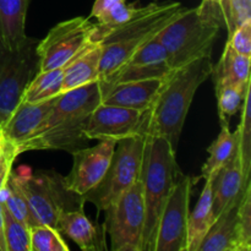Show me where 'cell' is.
<instances>
[{"instance_id":"1","label":"cell","mask_w":251,"mask_h":251,"mask_svg":"<svg viewBox=\"0 0 251 251\" xmlns=\"http://www.w3.org/2000/svg\"><path fill=\"white\" fill-rule=\"evenodd\" d=\"M213 65L212 55H207L172 69L161 80L152 104L142 112L137 135L162 137L176 151L194 96L212 75Z\"/></svg>"},{"instance_id":"2","label":"cell","mask_w":251,"mask_h":251,"mask_svg":"<svg viewBox=\"0 0 251 251\" xmlns=\"http://www.w3.org/2000/svg\"><path fill=\"white\" fill-rule=\"evenodd\" d=\"M102 102L100 81L60 93L37 131L20 147V153L64 150L70 153L86 147L85 130L93 110Z\"/></svg>"},{"instance_id":"3","label":"cell","mask_w":251,"mask_h":251,"mask_svg":"<svg viewBox=\"0 0 251 251\" xmlns=\"http://www.w3.org/2000/svg\"><path fill=\"white\" fill-rule=\"evenodd\" d=\"M223 24L218 2L202 0L198 7H186L174 21L159 32L172 69L180 68L202 56L212 55V48Z\"/></svg>"},{"instance_id":"4","label":"cell","mask_w":251,"mask_h":251,"mask_svg":"<svg viewBox=\"0 0 251 251\" xmlns=\"http://www.w3.org/2000/svg\"><path fill=\"white\" fill-rule=\"evenodd\" d=\"M186 7L180 2H151L140 7L137 14L126 24L117 27L102 39L100 63V81L117 70L130 55L141 47L157 38L159 32L176 19Z\"/></svg>"},{"instance_id":"5","label":"cell","mask_w":251,"mask_h":251,"mask_svg":"<svg viewBox=\"0 0 251 251\" xmlns=\"http://www.w3.org/2000/svg\"><path fill=\"white\" fill-rule=\"evenodd\" d=\"M145 137L146 144L139 178L146 208L142 251H153L159 216L180 171L176 164V150L167 140Z\"/></svg>"},{"instance_id":"6","label":"cell","mask_w":251,"mask_h":251,"mask_svg":"<svg viewBox=\"0 0 251 251\" xmlns=\"http://www.w3.org/2000/svg\"><path fill=\"white\" fill-rule=\"evenodd\" d=\"M9 184L21 193L37 225L55 228L59 216L66 211L83 208V196L66 188L64 176L56 172L32 171L20 167L11 171Z\"/></svg>"},{"instance_id":"7","label":"cell","mask_w":251,"mask_h":251,"mask_svg":"<svg viewBox=\"0 0 251 251\" xmlns=\"http://www.w3.org/2000/svg\"><path fill=\"white\" fill-rule=\"evenodd\" d=\"M146 137L141 135L119 140L115 145L109 168L102 180L86 195V202L96 206L98 212L105 211L140 178Z\"/></svg>"},{"instance_id":"8","label":"cell","mask_w":251,"mask_h":251,"mask_svg":"<svg viewBox=\"0 0 251 251\" xmlns=\"http://www.w3.org/2000/svg\"><path fill=\"white\" fill-rule=\"evenodd\" d=\"M104 212L103 227L110 238L112 250L142 251L146 208L140 179Z\"/></svg>"},{"instance_id":"9","label":"cell","mask_w":251,"mask_h":251,"mask_svg":"<svg viewBox=\"0 0 251 251\" xmlns=\"http://www.w3.org/2000/svg\"><path fill=\"white\" fill-rule=\"evenodd\" d=\"M97 24L90 17H74L59 22L37 44L39 71L64 68L96 42Z\"/></svg>"},{"instance_id":"10","label":"cell","mask_w":251,"mask_h":251,"mask_svg":"<svg viewBox=\"0 0 251 251\" xmlns=\"http://www.w3.org/2000/svg\"><path fill=\"white\" fill-rule=\"evenodd\" d=\"M38 41L27 39L19 49L0 48V127L21 102L29 81L39 71Z\"/></svg>"},{"instance_id":"11","label":"cell","mask_w":251,"mask_h":251,"mask_svg":"<svg viewBox=\"0 0 251 251\" xmlns=\"http://www.w3.org/2000/svg\"><path fill=\"white\" fill-rule=\"evenodd\" d=\"M193 179L179 172L158 220L153 251H186Z\"/></svg>"},{"instance_id":"12","label":"cell","mask_w":251,"mask_h":251,"mask_svg":"<svg viewBox=\"0 0 251 251\" xmlns=\"http://www.w3.org/2000/svg\"><path fill=\"white\" fill-rule=\"evenodd\" d=\"M115 145L117 141L105 139L100 140L96 146L74 151L71 171L64 176L66 188L81 196L92 190L109 168Z\"/></svg>"},{"instance_id":"13","label":"cell","mask_w":251,"mask_h":251,"mask_svg":"<svg viewBox=\"0 0 251 251\" xmlns=\"http://www.w3.org/2000/svg\"><path fill=\"white\" fill-rule=\"evenodd\" d=\"M172 68L163 46L157 38L130 55L117 70L113 71L104 80H98L100 91H104L117 83L129 81H141L149 78H163L171 73Z\"/></svg>"},{"instance_id":"14","label":"cell","mask_w":251,"mask_h":251,"mask_svg":"<svg viewBox=\"0 0 251 251\" xmlns=\"http://www.w3.org/2000/svg\"><path fill=\"white\" fill-rule=\"evenodd\" d=\"M142 112L129 108L108 105L100 103L92 112L86 126L85 134L88 140L114 141L137 135Z\"/></svg>"},{"instance_id":"15","label":"cell","mask_w":251,"mask_h":251,"mask_svg":"<svg viewBox=\"0 0 251 251\" xmlns=\"http://www.w3.org/2000/svg\"><path fill=\"white\" fill-rule=\"evenodd\" d=\"M56 97L39 103H27L21 100L9 119L0 127V134L7 144L16 149L17 153L20 154V147L41 126Z\"/></svg>"},{"instance_id":"16","label":"cell","mask_w":251,"mask_h":251,"mask_svg":"<svg viewBox=\"0 0 251 251\" xmlns=\"http://www.w3.org/2000/svg\"><path fill=\"white\" fill-rule=\"evenodd\" d=\"M250 180L244 176L240 156L237 152L232 161L228 162L211 178L212 212L217 218L229 205L242 198Z\"/></svg>"},{"instance_id":"17","label":"cell","mask_w":251,"mask_h":251,"mask_svg":"<svg viewBox=\"0 0 251 251\" xmlns=\"http://www.w3.org/2000/svg\"><path fill=\"white\" fill-rule=\"evenodd\" d=\"M159 86H161V78L117 83L102 91L100 103L145 112L153 102Z\"/></svg>"},{"instance_id":"18","label":"cell","mask_w":251,"mask_h":251,"mask_svg":"<svg viewBox=\"0 0 251 251\" xmlns=\"http://www.w3.org/2000/svg\"><path fill=\"white\" fill-rule=\"evenodd\" d=\"M239 200L228 206L216 218L199 251H249L243 243L238 226Z\"/></svg>"},{"instance_id":"19","label":"cell","mask_w":251,"mask_h":251,"mask_svg":"<svg viewBox=\"0 0 251 251\" xmlns=\"http://www.w3.org/2000/svg\"><path fill=\"white\" fill-rule=\"evenodd\" d=\"M56 229L60 234L70 238L81 250L96 251L105 249L104 227L103 229L93 225L85 215L83 208L66 211L59 216Z\"/></svg>"},{"instance_id":"20","label":"cell","mask_w":251,"mask_h":251,"mask_svg":"<svg viewBox=\"0 0 251 251\" xmlns=\"http://www.w3.org/2000/svg\"><path fill=\"white\" fill-rule=\"evenodd\" d=\"M31 0H0V48L15 50L24 46L26 17Z\"/></svg>"},{"instance_id":"21","label":"cell","mask_w":251,"mask_h":251,"mask_svg":"<svg viewBox=\"0 0 251 251\" xmlns=\"http://www.w3.org/2000/svg\"><path fill=\"white\" fill-rule=\"evenodd\" d=\"M102 42H93L63 68L61 93L100 80Z\"/></svg>"},{"instance_id":"22","label":"cell","mask_w":251,"mask_h":251,"mask_svg":"<svg viewBox=\"0 0 251 251\" xmlns=\"http://www.w3.org/2000/svg\"><path fill=\"white\" fill-rule=\"evenodd\" d=\"M212 212V195H211V178L206 179L202 193L196 202L195 208L189 213L188 242L186 251H199L203 238L215 223Z\"/></svg>"},{"instance_id":"23","label":"cell","mask_w":251,"mask_h":251,"mask_svg":"<svg viewBox=\"0 0 251 251\" xmlns=\"http://www.w3.org/2000/svg\"><path fill=\"white\" fill-rule=\"evenodd\" d=\"M216 88L226 85H247L250 82V56L242 55L226 43L220 61L213 65Z\"/></svg>"},{"instance_id":"24","label":"cell","mask_w":251,"mask_h":251,"mask_svg":"<svg viewBox=\"0 0 251 251\" xmlns=\"http://www.w3.org/2000/svg\"><path fill=\"white\" fill-rule=\"evenodd\" d=\"M208 158L201 168L200 178H212L222 167L232 161L238 152V130L230 131L228 120H221V131L207 149Z\"/></svg>"},{"instance_id":"25","label":"cell","mask_w":251,"mask_h":251,"mask_svg":"<svg viewBox=\"0 0 251 251\" xmlns=\"http://www.w3.org/2000/svg\"><path fill=\"white\" fill-rule=\"evenodd\" d=\"M61 87L63 68L38 71L27 85L21 100L27 103L44 102L60 95Z\"/></svg>"},{"instance_id":"26","label":"cell","mask_w":251,"mask_h":251,"mask_svg":"<svg viewBox=\"0 0 251 251\" xmlns=\"http://www.w3.org/2000/svg\"><path fill=\"white\" fill-rule=\"evenodd\" d=\"M2 212L6 251H31V228L21 221L16 220L4 205Z\"/></svg>"},{"instance_id":"27","label":"cell","mask_w":251,"mask_h":251,"mask_svg":"<svg viewBox=\"0 0 251 251\" xmlns=\"http://www.w3.org/2000/svg\"><path fill=\"white\" fill-rule=\"evenodd\" d=\"M251 88V87H250ZM250 88L245 95L242 107V118L238 125V153L242 161L243 172L248 180H250L251 172V113H250Z\"/></svg>"},{"instance_id":"28","label":"cell","mask_w":251,"mask_h":251,"mask_svg":"<svg viewBox=\"0 0 251 251\" xmlns=\"http://www.w3.org/2000/svg\"><path fill=\"white\" fill-rule=\"evenodd\" d=\"M250 87L251 83L248 82L247 85H226L216 88L220 120H228L242 109L245 95Z\"/></svg>"},{"instance_id":"29","label":"cell","mask_w":251,"mask_h":251,"mask_svg":"<svg viewBox=\"0 0 251 251\" xmlns=\"http://www.w3.org/2000/svg\"><path fill=\"white\" fill-rule=\"evenodd\" d=\"M218 5L228 37L243 24L251 21V0H220Z\"/></svg>"},{"instance_id":"30","label":"cell","mask_w":251,"mask_h":251,"mask_svg":"<svg viewBox=\"0 0 251 251\" xmlns=\"http://www.w3.org/2000/svg\"><path fill=\"white\" fill-rule=\"evenodd\" d=\"M31 251H69V247L56 228L37 225L31 228Z\"/></svg>"},{"instance_id":"31","label":"cell","mask_w":251,"mask_h":251,"mask_svg":"<svg viewBox=\"0 0 251 251\" xmlns=\"http://www.w3.org/2000/svg\"><path fill=\"white\" fill-rule=\"evenodd\" d=\"M238 226L243 243L251 250V181L248 184L238 206Z\"/></svg>"},{"instance_id":"32","label":"cell","mask_w":251,"mask_h":251,"mask_svg":"<svg viewBox=\"0 0 251 251\" xmlns=\"http://www.w3.org/2000/svg\"><path fill=\"white\" fill-rule=\"evenodd\" d=\"M2 205L7 208V211H9L16 220L24 222L25 225L28 226L29 228L37 226L36 221H34L33 216H32L31 213V210H29L27 201L25 200V198L21 195V193L17 191L15 188H12V186L11 194H10L9 199H7L6 202L2 203Z\"/></svg>"},{"instance_id":"33","label":"cell","mask_w":251,"mask_h":251,"mask_svg":"<svg viewBox=\"0 0 251 251\" xmlns=\"http://www.w3.org/2000/svg\"><path fill=\"white\" fill-rule=\"evenodd\" d=\"M228 43L235 51L242 55L251 56V21L238 27L229 37Z\"/></svg>"},{"instance_id":"34","label":"cell","mask_w":251,"mask_h":251,"mask_svg":"<svg viewBox=\"0 0 251 251\" xmlns=\"http://www.w3.org/2000/svg\"><path fill=\"white\" fill-rule=\"evenodd\" d=\"M120 1H125V0H96V1L93 2L92 10H91V14L88 17H90V19L91 17L98 19L100 15L104 14V12L108 11L110 7H113L115 4H118V2Z\"/></svg>"},{"instance_id":"35","label":"cell","mask_w":251,"mask_h":251,"mask_svg":"<svg viewBox=\"0 0 251 251\" xmlns=\"http://www.w3.org/2000/svg\"><path fill=\"white\" fill-rule=\"evenodd\" d=\"M15 159L16 158L11 157V158L7 159V161L2 164L1 168H0V189L9 181V176L12 171V164H14Z\"/></svg>"},{"instance_id":"36","label":"cell","mask_w":251,"mask_h":251,"mask_svg":"<svg viewBox=\"0 0 251 251\" xmlns=\"http://www.w3.org/2000/svg\"><path fill=\"white\" fill-rule=\"evenodd\" d=\"M17 156H19V153H17L16 149H15L12 145L7 144V142L5 141V147H4V150H2L1 153H0V168H1L2 164H4L7 159L11 158V157L16 158Z\"/></svg>"},{"instance_id":"37","label":"cell","mask_w":251,"mask_h":251,"mask_svg":"<svg viewBox=\"0 0 251 251\" xmlns=\"http://www.w3.org/2000/svg\"><path fill=\"white\" fill-rule=\"evenodd\" d=\"M0 245L2 247V250L6 251V245H5L4 238V212H2L1 203H0Z\"/></svg>"},{"instance_id":"38","label":"cell","mask_w":251,"mask_h":251,"mask_svg":"<svg viewBox=\"0 0 251 251\" xmlns=\"http://www.w3.org/2000/svg\"><path fill=\"white\" fill-rule=\"evenodd\" d=\"M10 194H11V186H10L9 181L0 189V203H5L9 199Z\"/></svg>"},{"instance_id":"39","label":"cell","mask_w":251,"mask_h":251,"mask_svg":"<svg viewBox=\"0 0 251 251\" xmlns=\"http://www.w3.org/2000/svg\"><path fill=\"white\" fill-rule=\"evenodd\" d=\"M4 147H5V140H4V137H2V135L0 134V153L2 152Z\"/></svg>"},{"instance_id":"40","label":"cell","mask_w":251,"mask_h":251,"mask_svg":"<svg viewBox=\"0 0 251 251\" xmlns=\"http://www.w3.org/2000/svg\"><path fill=\"white\" fill-rule=\"evenodd\" d=\"M0 251H4V250H2V247H1V245H0Z\"/></svg>"}]
</instances>
